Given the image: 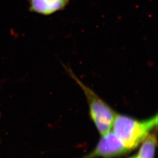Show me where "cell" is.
Returning a JSON list of instances; mask_svg holds the SVG:
<instances>
[{
	"label": "cell",
	"mask_w": 158,
	"mask_h": 158,
	"mask_svg": "<svg viewBox=\"0 0 158 158\" xmlns=\"http://www.w3.org/2000/svg\"><path fill=\"white\" fill-rule=\"evenodd\" d=\"M158 115L138 120L131 117L116 114L113 123V132L130 152L144 141L153 129L157 127Z\"/></svg>",
	"instance_id": "1"
},
{
	"label": "cell",
	"mask_w": 158,
	"mask_h": 158,
	"mask_svg": "<svg viewBox=\"0 0 158 158\" xmlns=\"http://www.w3.org/2000/svg\"><path fill=\"white\" fill-rule=\"evenodd\" d=\"M67 72L85 93L88 103L91 118L97 130L102 136L111 131L116 113L96 93L78 79L73 71L68 68Z\"/></svg>",
	"instance_id": "2"
},
{
	"label": "cell",
	"mask_w": 158,
	"mask_h": 158,
	"mask_svg": "<svg viewBox=\"0 0 158 158\" xmlns=\"http://www.w3.org/2000/svg\"><path fill=\"white\" fill-rule=\"evenodd\" d=\"M130 151L112 131L102 136L96 148L83 158H114L123 156Z\"/></svg>",
	"instance_id": "3"
},
{
	"label": "cell",
	"mask_w": 158,
	"mask_h": 158,
	"mask_svg": "<svg viewBox=\"0 0 158 158\" xmlns=\"http://www.w3.org/2000/svg\"><path fill=\"white\" fill-rule=\"evenodd\" d=\"M31 12L51 15L65 9L70 0H27Z\"/></svg>",
	"instance_id": "4"
},
{
	"label": "cell",
	"mask_w": 158,
	"mask_h": 158,
	"mask_svg": "<svg viewBox=\"0 0 158 158\" xmlns=\"http://www.w3.org/2000/svg\"><path fill=\"white\" fill-rule=\"evenodd\" d=\"M157 145L156 135L152 133L144 139L138 155L139 158H153Z\"/></svg>",
	"instance_id": "5"
},
{
	"label": "cell",
	"mask_w": 158,
	"mask_h": 158,
	"mask_svg": "<svg viewBox=\"0 0 158 158\" xmlns=\"http://www.w3.org/2000/svg\"><path fill=\"white\" fill-rule=\"evenodd\" d=\"M138 158V155H135V156H132V157H131V158Z\"/></svg>",
	"instance_id": "6"
}]
</instances>
